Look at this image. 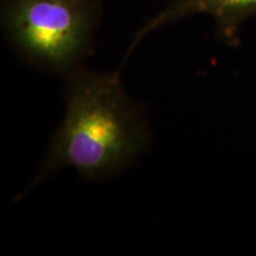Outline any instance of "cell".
Listing matches in <instances>:
<instances>
[{
  "label": "cell",
  "mask_w": 256,
  "mask_h": 256,
  "mask_svg": "<svg viewBox=\"0 0 256 256\" xmlns=\"http://www.w3.org/2000/svg\"><path fill=\"white\" fill-rule=\"evenodd\" d=\"M66 114L34 185L60 168L102 178L130 164L147 142L145 121L124 92L120 74L82 66L66 72Z\"/></svg>",
  "instance_id": "1"
},
{
  "label": "cell",
  "mask_w": 256,
  "mask_h": 256,
  "mask_svg": "<svg viewBox=\"0 0 256 256\" xmlns=\"http://www.w3.org/2000/svg\"><path fill=\"white\" fill-rule=\"evenodd\" d=\"M101 14L100 0H2V28L28 62L66 74L92 54Z\"/></svg>",
  "instance_id": "2"
},
{
  "label": "cell",
  "mask_w": 256,
  "mask_h": 256,
  "mask_svg": "<svg viewBox=\"0 0 256 256\" xmlns=\"http://www.w3.org/2000/svg\"><path fill=\"white\" fill-rule=\"evenodd\" d=\"M197 14L212 18L217 37L226 46L238 48L241 44L243 24L256 16V0H165L164 8L136 31L124 63L152 32Z\"/></svg>",
  "instance_id": "3"
}]
</instances>
